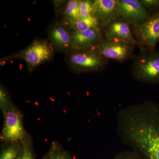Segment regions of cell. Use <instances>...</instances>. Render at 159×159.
Returning a JSON list of instances; mask_svg holds the SVG:
<instances>
[{
  "instance_id": "5b68a950",
  "label": "cell",
  "mask_w": 159,
  "mask_h": 159,
  "mask_svg": "<svg viewBox=\"0 0 159 159\" xmlns=\"http://www.w3.org/2000/svg\"><path fill=\"white\" fill-rule=\"evenodd\" d=\"M131 28L139 47L155 50L159 42V11L151 15L145 22Z\"/></svg>"
},
{
  "instance_id": "2e32d148",
  "label": "cell",
  "mask_w": 159,
  "mask_h": 159,
  "mask_svg": "<svg viewBox=\"0 0 159 159\" xmlns=\"http://www.w3.org/2000/svg\"><path fill=\"white\" fill-rule=\"evenodd\" d=\"M80 1L71 0L69 1L64 11V14L66 21L75 20L80 18Z\"/></svg>"
},
{
  "instance_id": "277c9868",
  "label": "cell",
  "mask_w": 159,
  "mask_h": 159,
  "mask_svg": "<svg viewBox=\"0 0 159 159\" xmlns=\"http://www.w3.org/2000/svg\"><path fill=\"white\" fill-rule=\"evenodd\" d=\"M3 116L4 124L0 137L3 143L22 142L29 136L24 126L22 114L15 106Z\"/></svg>"
},
{
  "instance_id": "8992f818",
  "label": "cell",
  "mask_w": 159,
  "mask_h": 159,
  "mask_svg": "<svg viewBox=\"0 0 159 159\" xmlns=\"http://www.w3.org/2000/svg\"><path fill=\"white\" fill-rule=\"evenodd\" d=\"M134 45L117 39H102L97 48L99 53L108 60L122 63L135 57Z\"/></svg>"
},
{
  "instance_id": "30bf717a",
  "label": "cell",
  "mask_w": 159,
  "mask_h": 159,
  "mask_svg": "<svg viewBox=\"0 0 159 159\" xmlns=\"http://www.w3.org/2000/svg\"><path fill=\"white\" fill-rule=\"evenodd\" d=\"M72 51L97 48L103 37L101 29H90L86 31H74L71 34Z\"/></svg>"
},
{
  "instance_id": "9c48e42d",
  "label": "cell",
  "mask_w": 159,
  "mask_h": 159,
  "mask_svg": "<svg viewBox=\"0 0 159 159\" xmlns=\"http://www.w3.org/2000/svg\"><path fill=\"white\" fill-rule=\"evenodd\" d=\"M131 27L130 24L125 19L121 16L116 18L105 28V38L119 40L139 46Z\"/></svg>"
},
{
  "instance_id": "52a82bcc",
  "label": "cell",
  "mask_w": 159,
  "mask_h": 159,
  "mask_svg": "<svg viewBox=\"0 0 159 159\" xmlns=\"http://www.w3.org/2000/svg\"><path fill=\"white\" fill-rule=\"evenodd\" d=\"M53 54V47L46 40H36L33 42L25 50L18 54L25 61L29 70L51 58Z\"/></svg>"
},
{
  "instance_id": "44dd1931",
  "label": "cell",
  "mask_w": 159,
  "mask_h": 159,
  "mask_svg": "<svg viewBox=\"0 0 159 159\" xmlns=\"http://www.w3.org/2000/svg\"><path fill=\"white\" fill-rule=\"evenodd\" d=\"M113 159H144L139 154L132 150H125L117 154Z\"/></svg>"
},
{
  "instance_id": "ac0fdd59",
  "label": "cell",
  "mask_w": 159,
  "mask_h": 159,
  "mask_svg": "<svg viewBox=\"0 0 159 159\" xmlns=\"http://www.w3.org/2000/svg\"><path fill=\"white\" fill-rule=\"evenodd\" d=\"M13 105L9 98L7 92L2 86L0 88V108L3 115L7 112Z\"/></svg>"
},
{
  "instance_id": "4fadbf2b",
  "label": "cell",
  "mask_w": 159,
  "mask_h": 159,
  "mask_svg": "<svg viewBox=\"0 0 159 159\" xmlns=\"http://www.w3.org/2000/svg\"><path fill=\"white\" fill-rule=\"evenodd\" d=\"M66 23L74 31H83L90 29H101L100 21L94 16L85 19L79 18L75 20L67 21Z\"/></svg>"
},
{
  "instance_id": "ba28073f",
  "label": "cell",
  "mask_w": 159,
  "mask_h": 159,
  "mask_svg": "<svg viewBox=\"0 0 159 159\" xmlns=\"http://www.w3.org/2000/svg\"><path fill=\"white\" fill-rule=\"evenodd\" d=\"M151 15L139 0H117V16L128 21L131 27L141 25Z\"/></svg>"
},
{
  "instance_id": "5bb4252c",
  "label": "cell",
  "mask_w": 159,
  "mask_h": 159,
  "mask_svg": "<svg viewBox=\"0 0 159 159\" xmlns=\"http://www.w3.org/2000/svg\"><path fill=\"white\" fill-rule=\"evenodd\" d=\"M22 142H5L1 148L0 159H19L21 151Z\"/></svg>"
},
{
  "instance_id": "7402d4cb",
  "label": "cell",
  "mask_w": 159,
  "mask_h": 159,
  "mask_svg": "<svg viewBox=\"0 0 159 159\" xmlns=\"http://www.w3.org/2000/svg\"></svg>"
},
{
  "instance_id": "6da1fadb",
  "label": "cell",
  "mask_w": 159,
  "mask_h": 159,
  "mask_svg": "<svg viewBox=\"0 0 159 159\" xmlns=\"http://www.w3.org/2000/svg\"><path fill=\"white\" fill-rule=\"evenodd\" d=\"M122 143L144 159H159V105L152 101L129 105L117 115Z\"/></svg>"
},
{
  "instance_id": "7c38bea8",
  "label": "cell",
  "mask_w": 159,
  "mask_h": 159,
  "mask_svg": "<svg viewBox=\"0 0 159 159\" xmlns=\"http://www.w3.org/2000/svg\"><path fill=\"white\" fill-rule=\"evenodd\" d=\"M49 37L52 44L61 51L72 50L71 34H70L65 27L57 25L51 29Z\"/></svg>"
},
{
  "instance_id": "9a60e30c",
  "label": "cell",
  "mask_w": 159,
  "mask_h": 159,
  "mask_svg": "<svg viewBox=\"0 0 159 159\" xmlns=\"http://www.w3.org/2000/svg\"><path fill=\"white\" fill-rule=\"evenodd\" d=\"M41 159H73L58 142L54 141L47 153Z\"/></svg>"
},
{
  "instance_id": "8fae6325",
  "label": "cell",
  "mask_w": 159,
  "mask_h": 159,
  "mask_svg": "<svg viewBox=\"0 0 159 159\" xmlns=\"http://www.w3.org/2000/svg\"><path fill=\"white\" fill-rule=\"evenodd\" d=\"M93 2V15L99 20L102 27L106 28L118 17L117 0H95Z\"/></svg>"
},
{
  "instance_id": "ffe728a7",
  "label": "cell",
  "mask_w": 159,
  "mask_h": 159,
  "mask_svg": "<svg viewBox=\"0 0 159 159\" xmlns=\"http://www.w3.org/2000/svg\"><path fill=\"white\" fill-rule=\"evenodd\" d=\"M142 6L151 15L159 11V0H139Z\"/></svg>"
},
{
  "instance_id": "3957f363",
  "label": "cell",
  "mask_w": 159,
  "mask_h": 159,
  "mask_svg": "<svg viewBox=\"0 0 159 159\" xmlns=\"http://www.w3.org/2000/svg\"><path fill=\"white\" fill-rule=\"evenodd\" d=\"M69 57L70 65L77 73L102 71L109 64L97 48L82 50H73Z\"/></svg>"
},
{
  "instance_id": "d6986e66",
  "label": "cell",
  "mask_w": 159,
  "mask_h": 159,
  "mask_svg": "<svg viewBox=\"0 0 159 159\" xmlns=\"http://www.w3.org/2000/svg\"><path fill=\"white\" fill-rule=\"evenodd\" d=\"M80 18L85 19L93 15V2L89 0L80 1Z\"/></svg>"
},
{
  "instance_id": "e0dca14e",
  "label": "cell",
  "mask_w": 159,
  "mask_h": 159,
  "mask_svg": "<svg viewBox=\"0 0 159 159\" xmlns=\"http://www.w3.org/2000/svg\"><path fill=\"white\" fill-rule=\"evenodd\" d=\"M21 151L19 159H35L32 139L29 136L22 141Z\"/></svg>"
},
{
  "instance_id": "7a4b0ae2",
  "label": "cell",
  "mask_w": 159,
  "mask_h": 159,
  "mask_svg": "<svg viewBox=\"0 0 159 159\" xmlns=\"http://www.w3.org/2000/svg\"><path fill=\"white\" fill-rule=\"evenodd\" d=\"M141 48L133 58L130 73L134 79L150 84L159 83V51Z\"/></svg>"
}]
</instances>
